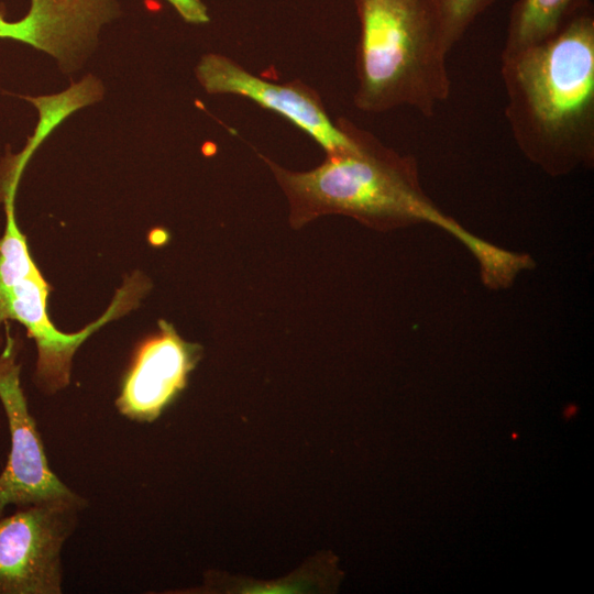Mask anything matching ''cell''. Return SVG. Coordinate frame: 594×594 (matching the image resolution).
<instances>
[{
    "label": "cell",
    "instance_id": "obj_8",
    "mask_svg": "<svg viewBox=\"0 0 594 594\" xmlns=\"http://www.w3.org/2000/svg\"><path fill=\"white\" fill-rule=\"evenodd\" d=\"M201 355V346L185 341L166 322L143 341L127 371L116 405L121 415L152 422L186 387Z\"/></svg>",
    "mask_w": 594,
    "mask_h": 594
},
{
    "label": "cell",
    "instance_id": "obj_4",
    "mask_svg": "<svg viewBox=\"0 0 594 594\" xmlns=\"http://www.w3.org/2000/svg\"><path fill=\"white\" fill-rule=\"evenodd\" d=\"M6 229L0 238V324L22 323L37 348L35 380L41 388L54 393L69 383L72 359L77 348L105 322L134 306L131 296L120 290L97 322L76 333L57 330L48 318L50 286L36 267L14 215V197L4 198Z\"/></svg>",
    "mask_w": 594,
    "mask_h": 594
},
{
    "label": "cell",
    "instance_id": "obj_12",
    "mask_svg": "<svg viewBox=\"0 0 594 594\" xmlns=\"http://www.w3.org/2000/svg\"><path fill=\"white\" fill-rule=\"evenodd\" d=\"M0 37L12 38L29 44L33 37L32 23L26 18L16 22H9L0 13Z\"/></svg>",
    "mask_w": 594,
    "mask_h": 594
},
{
    "label": "cell",
    "instance_id": "obj_5",
    "mask_svg": "<svg viewBox=\"0 0 594 594\" xmlns=\"http://www.w3.org/2000/svg\"><path fill=\"white\" fill-rule=\"evenodd\" d=\"M82 505L43 503L0 517V594H59L61 550Z\"/></svg>",
    "mask_w": 594,
    "mask_h": 594
},
{
    "label": "cell",
    "instance_id": "obj_7",
    "mask_svg": "<svg viewBox=\"0 0 594 594\" xmlns=\"http://www.w3.org/2000/svg\"><path fill=\"white\" fill-rule=\"evenodd\" d=\"M195 74L208 94L243 97L288 120L312 138L326 155L355 146L350 121L339 118L333 122L319 94L301 81L266 80L218 53L204 55Z\"/></svg>",
    "mask_w": 594,
    "mask_h": 594
},
{
    "label": "cell",
    "instance_id": "obj_1",
    "mask_svg": "<svg viewBox=\"0 0 594 594\" xmlns=\"http://www.w3.org/2000/svg\"><path fill=\"white\" fill-rule=\"evenodd\" d=\"M355 146L332 155L317 167L294 172L265 155L298 229L321 216L342 215L377 230L427 222L462 242L477 260L491 288L508 285L524 265L522 254L483 241L442 212L422 190L417 163L384 145L350 121Z\"/></svg>",
    "mask_w": 594,
    "mask_h": 594
},
{
    "label": "cell",
    "instance_id": "obj_11",
    "mask_svg": "<svg viewBox=\"0 0 594 594\" xmlns=\"http://www.w3.org/2000/svg\"><path fill=\"white\" fill-rule=\"evenodd\" d=\"M188 23L205 24L209 22L207 7L201 0H167Z\"/></svg>",
    "mask_w": 594,
    "mask_h": 594
},
{
    "label": "cell",
    "instance_id": "obj_10",
    "mask_svg": "<svg viewBox=\"0 0 594 594\" xmlns=\"http://www.w3.org/2000/svg\"><path fill=\"white\" fill-rule=\"evenodd\" d=\"M495 0H431L444 42L451 51L475 19Z\"/></svg>",
    "mask_w": 594,
    "mask_h": 594
},
{
    "label": "cell",
    "instance_id": "obj_2",
    "mask_svg": "<svg viewBox=\"0 0 594 594\" xmlns=\"http://www.w3.org/2000/svg\"><path fill=\"white\" fill-rule=\"evenodd\" d=\"M505 117L531 163L551 176L594 163V14L592 7L556 35L502 53Z\"/></svg>",
    "mask_w": 594,
    "mask_h": 594
},
{
    "label": "cell",
    "instance_id": "obj_6",
    "mask_svg": "<svg viewBox=\"0 0 594 594\" xmlns=\"http://www.w3.org/2000/svg\"><path fill=\"white\" fill-rule=\"evenodd\" d=\"M15 341L8 334L0 353V400L10 432V452L0 473V517L4 509L43 503L85 501L70 491L51 470L43 442L20 383Z\"/></svg>",
    "mask_w": 594,
    "mask_h": 594
},
{
    "label": "cell",
    "instance_id": "obj_9",
    "mask_svg": "<svg viewBox=\"0 0 594 594\" xmlns=\"http://www.w3.org/2000/svg\"><path fill=\"white\" fill-rule=\"evenodd\" d=\"M590 8V0H517L509 13L503 53L516 52L550 38Z\"/></svg>",
    "mask_w": 594,
    "mask_h": 594
},
{
    "label": "cell",
    "instance_id": "obj_3",
    "mask_svg": "<svg viewBox=\"0 0 594 594\" xmlns=\"http://www.w3.org/2000/svg\"><path fill=\"white\" fill-rule=\"evenodd\" d=\"M360 24L354 106L409 107L430 118L451 95L450 53L431 0H354Z\"/></svg>",
    "mask_w": 594,
    "mask_h": 594
}]
</instances>
